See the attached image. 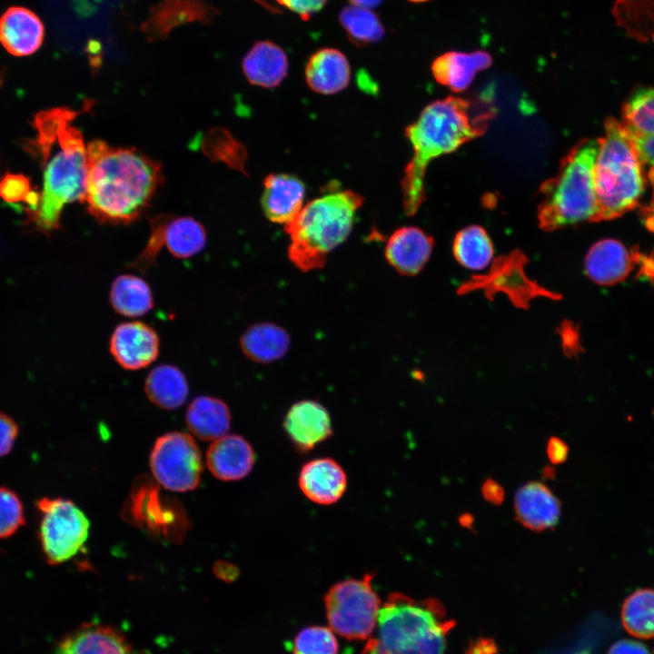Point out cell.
Returning <instances> with one entry per match:
<instances>
[{"mask_svg":"<svg viewBox=\"0 0 654 654\" xmlns=\"http://www.w3.org/2000/svg\"><path fill=\"white\" fill-rule=\"evenodd\" d=\"M38 537L45 560L57 565L74 558L84 545L90 522L72 500L42 498L37 500Z\"/></svg>","mask_w":654,"mask_h":654,"instance_id":"9","label":"cell"},{"mask_svg":"<svg viewBox=\"0 0 654 654\" xmlns=\"http://www.w3.org/2000/svg\"><path fill=\"white\" fill-rule=\"evenodd\" d=\"M622 126L630 138L643 171L654 183V86L637 90L625 104Z\"/></svg>","mask_w":654,"mask_h":654,"instance_id":"12","label":"cell"},{"mask_svg":"<svg viewBox=\"0 0 654 654\" xmlns=\"http://www.w3.org/2000/svg\"><path fill=\"white\" fill-rule=\"evenodd\" d=\"M339 644L333 630L322 626H310L299 631L293 640V654H337Z\"/></svg>","mask_w":654,"mask_h":654,"instance_id":"35","label":"cell"},{"mask_svg":"<svg viewBox=\"0 0 654 654\" xmlns=\"http://www.w3.org/2000/svg\"><path fill=\"white\" fill-rule=\"evenodd\" d=\"M339 18L350 41L357 45L376 43L384 35L381 20L370 8L349 5L342 10Z\"/></svg>","mask_w":654,"mask_h":654,"instance_id":"34","label":"cell"},{"mask_svg":"<svg viewBox=\"0 0 654 654\" xmlns=\"http://www.w3.org/2000/svg\"><path fill=\"white\" fill-rule=\"evenodd\" d=\"M373 576L337 582L324 596L330 628L347 639H368L375 629L382 603L372 584Z\"/></svg>","mask_w":654,"mask_h":654,"instance_id":"8","label":"cell"},{"mask_svg":"<svg viewBox=\"0 0 654 654\" xmlns=\"http://www.w3.org/2000/svg\"><path fill=\"white\" fill-rule=\"evenodd\" d=\"M633 264L639 265L638 275L654 281V253L647 254L639 251L631 252Z\"/></svg>","mask_w":654,"mask_h":654,"instance_id":"41","label":"cell"},{"mask_svg":"<svg viewBox=\"0 0 654 654\" xmlns=\"http://www.w3.org/2000/svg\"><path fill=\"white\" fill-rule=\"evenodd\" d=\"M164 213L151 219V232L148 241L140 254L130 263V267L145 273L155 263L156 257L164 246Z\"/></svg>","mask_w":654,"mask_h":654,"instance_id":"37","label":"cell"},{"mask_svg":"<svg viewBox=\"0 0 654 654\" xmlns=\"http://www.w3.org/2000/svg\"><path fill=\"white\" fill-rule=\"evenodd\" d=\"M18 436V426L6 414L0 413V458L7 455L13 449Z\"/></svg>","mask_w":654,"mask_h":654,"instance_id":"39","label":"cell"},{"mask_svg":"<svg viewBox=\"0 0 654 654\" xmlns=\"http://www.w3.org/2000/svg\"><path fill=\"white\" fill-rule=\"evenodd\" d=\"M289 333L271 322L255 323L247 328L240 338L243 354L257 363L273 362L286 354L290 348Z\"/></svg>","mask_w":654,"mask_h":654,"instance_id":"27","label":"cell"},{"mask_svg":"<svg viewBox=\"0 0 654 654\" xmlns=\"http://www.w3.org/2000/svg\"><path fill=\"white\" fill-rule=\"evenodd\" d=\"M2 80H3V79H2V77L0 76V85H1V84H2Z\"/></svg>","mask_w":654,"mask_h":654,"instance_id":"49","label":"cell"},{"mask_svg":"<svg viewBox=\"0 0 654 654\" xmlns=\"http://www.w3.org/2000/svg\"><path fill=\"white\" fill-rule=\"evenodd\" d=\"M144 391L154 405L165 410L182 406L189 394V384L183 372L174 365L154 367L144 382Z\"/></svg>","mask_w":654,"mask_h":654,"instance_id":"28","label":"cell"},{"mask_svg":"<svg viewBox=\"0 0 654 654\" xmlns=\"http://www.w3.org/2000/svg\"><path fill=\"white\" fill-rule=\"evenodd\" d=\"M526 255L515 250L493 261L490 270L471 278L459 289V293L481 290L490 299L498 292L506 294L511 302L520 308H528L531 300L537 297L560 299V294L540 286L530 280L526 272Z\"/></svg>","mask_w":654,"mask_h":654,"instance_id":"11","label":"cell"},{"mask_svg":"<svg viewBox=\"0 0 654 654\" xmlns=\"http://www.w3.org/2000/svg\"><path fill=\"white\" fill-rule=\"evenodd\" d=\"M299 487L304 496L320 505L337 502L347 489L342 467L332 458H317L306 462L299 474Z\"/></svg>","mask_w":654,"mask_h":654,"instance_id":"17","label":"cell"},{"mask_svg":"<svg viewBox=\"0 0 654 654\" xmlns=\"http://www.w3.org/2000/svg\"><path fill=\"white\" fill-rule=\"evenodd\" d=\"M283 427L292 443L302 451L313 449L332 433L327 409L312 400L292 404L285 415Z\"/></svg>","mask_w":654,"mask_h":654,"instance_id":"14","label":"cell"},{"mask_svg":"<svg viewBox=\"0 0 654 654\" xmlns=\"http://www.w3.org/2000/svg\"><path fill=\"white\" fill-rule=\"evenodd\" d=\"M234 570L235 568H233L231 564L225 562H217L214 566L216 575L224 580H232L234 579L237 575Z\"/></svg>","mask_w":654,"mask_h":654,"instance_id":"46","label":"cell"},{"mask_svg":"<svg viewBox=\"0 0 654 654\" xmlns=\"http://www.w3.org/2000/svg\"><path fill=\"white\" fill-rule=\"evenodd\" d=\"M482 493L484 498L490 502L499 503L502 500V488L494 481L488 480L482 486Z\"/></svg>","mask_w":654,"mask_h":654,"instance_id":"45","label":"cell"},{"mask_svg":"<svg viewBox=\"0 0 654 654\" xmlns=\"http://www.w3.org/2000/svg\"><path fill=\"white\" fill-rule=\"evenodd\" d=\"M109 351L123 369L137 371L149 366L157 359L160 339L149 324L138 321L125 322L114 329Z\"/></svg>","mask_w":654,"mask_h":654,"instance_id":"13","label":"cell"},{"mask_svg":"<svg viewBox=\"0 0 654 654\" xmlns=\"http://www.w3.org/2000/svg\"><path fill=\"white\" fill-rule=\"evenodd\" d=\"M492 56L486 51H448L436 57L431 66L434 79L453 92L467 89L475 75L489 68Z\"/></svg>","mask_w":654,"mask_h":654,"instance_id":"21","label":"cell"},{"mask_svg":"<svg viewBox=\"0 0 654 654\" xmlns=\"http://www.w3.org/2000/svg\"><path fill=\"white\" fill-rule=\"evenodd\" d=\"M281 5L297 14L302 20L322 9L328 0H276Z\"/></svg>","mask_w":654,"mask_h":654,"instance_id":"40","label":"cell"},{"mask_svg":"<svg viewBox=\"0 0 654 654\" xmlns=\"http://www.w3.org/2000/svg\"><path fill=\"white\" fill-rule=\"evenodd\" d=\"M305 184L297 176L288 173H270L263 180L261 206L265 217L285 225L293 220L303 207Z\"/></svg>","mask_w":654,"mask_h":654,"instance_id":"16","label":"cell"},{"mask_svg":"<svg viewBox=\"0 0 654 654\" xmlns=\"http://www.w3.org/2000/svg\"><path fill=\"white\" fill-rule=\"evenodd\" d=\"M0 196L9 203L24 201L32 210L38 201V193L31 189L29 180L21 174H6L0 183ZM27 211V212H28Z\"/></svg>","mask_w":654,"mask_h":654,"instance_id":"38","label":"cell"},{"mask_svg":"<svg viewBox=\"0 0 654 654\" xmlns=\"http://www.w3.org/2000/svg\"><path fill=\"white\" fill-rule=\"evenodd\" d=\"M55 654H133L124 637L115 629L94 623L68 634Z\"/></svg>","mask_w":654,"mask_h":654,"instance_id":"24","label":"cell"},{"mask_svg":"<svg viewBox=\"0 0 654 654\" xmlns=\"http://www.w3.org/2000/svg\"><path fill=\"white\" fill-rule=\"evenodd\" d=\"M624 629L639 639L654 638V590L640 589L632 592L621 609Z\"/></svg>","mask_w":654,"mask_h":654,"instance_id":"32","label":"cell"},{"mask_svg":"<svg viewBox=\"0 0 654 654\" xmlns=\"http://www.w3.org/2000/svg\"><path fill=\"white\" fill-rule=\"evenodd\" d=\"M612 12L632 37L654 41V0H615Z\"/></svg>","mask_w":654,"mask_h":654,"instance_id":"33","label":"cell"},{"mask_svg":"<svg viewBox=\"0 0 654 654\" xmlns=\"http://www.w3.org/2000/svg\"><path fill=\"white\" fill-rule=\"evenodd\" d=\"M110 304L115 312L125 317H141L154 307L150 285L134 274H120L112 282Z\"/></svg>","mask_w":654,"mask_h":654,"instance_id":"30","label":"cell"},{"mask_svg":"<svg viewBox=\"0 0 654 654\" xmlns=\"http://www.w3.org/2000/svg\"><path fill=\"white\" fill-rule=\"evenodd\" d=\"M492 117V111L476 113L470 101L450 96L428 104L406 127L405 135L413 150L401 181L407 215L415 214L425 200L424 176L430 162L482 135Z\"/></svg>","mask_w":654,"mask_h":654,"instance_id":"3","label":"cell"},{"mask_svg":"<svg viewBox=\"0 0 654 654\" xmlns=\"http://www.w3.org/2000/svg\"><path fill=\"white\" fill-rule=\"evenodd\" d=\"M363 197L351 189H334L307 203L284 225L288 256L302 272L323 267L328 254L350 235Z\"/></svg>","mask_w":654,"mask_h":654,"instance_id":"5","label":"cell"},{"mask_svg":"<svg viewBox=\"0 0 654 654\" xmlns=\"http://www.w3.org/2000/svg\"><path fill=\"white\" fill-rule=\"evenodd\" d=\"M599 141L585 139L565 155L556 175L540 186V227L547 232L583 221L596 222L594 166Z\"/></svg>","mask_w":654,"mask_h":654,"instance_id":"6","label":"cell"},{"mask_svg":"<svg viewBox=\"0 0 654 654\" xmlns=\"http://www.w3.org/2000/svg\"><path fill=\"white\" fill-rule=\"evenodd\" d=\"M44 36L41 19L25 7H10L0 17V44L13 55L32 54L42 45Z\"/></svg>","mask_w":654,"mask_h":654,"instance_id":"20","label":"cell"},{"mask_svg":"<svg viewBox=\"0 0 654 654\" xmlns=\"http://www.w3.org/2000/svg\"><path fill=\"white\" fill-rule=\"evenodd\" d=\"M350 1L353 5L370 8V9L379 5L382 2V0H350Z\"/></svg>","mask_w":654,"mask_h":654,"instance_id":"47","label":"cell"},{"mask_svg":"<svg viewBox=\"0 0 654 654\" xmlns=\"http://www.w3.org/2000/svg\"><path fill=\"white\" fill-rule=\"evenodd\" d=\"M150 467L155 480L165 489L176 492L194 490L203 471L200 449L189 434L165 433L154 444Z\"/></svg>","mask_w":654,"mask_h":654,"instance_id":"10","label":"cell"},{"mask_svg":"<svg viewBox=\"0 0 654 654\" xmlns=\"http://www.w3.org/2000/svg\"><path fill=\"white\" fill-rule=\"evenodd\" d=\"M255 455L251 444L242 436L225 434L213 441L206 454L212 474L222 481H238L253 470Z\"/></svg>","mask_w":654,"mask_h":654,"instance_id":"19","label":"cell"},{"mask_svg":"<svg viewBox=\"0 0 654 654\" xmlns=\"http://www.w3.org/2000/svg\"><path fill=\"white\" fill-rule=\"evenodd\" d=\"M78 114L56 107L39 112L34 119L35 135L29 148L40 161L43 186L37 203L27 213L29 221L44 233L59 228L65 204L84 202L87 145L74 124Z\"/></svg>","mask_w":654,"mask_h":654,"instance_id":"1","label":"cell"},{"mask_svg":"<svg viewBox=\"0 0 654 654\" xmlns=\"http://www.w3.org/2000/svg\"><path fill=\"white\" fill-rule=\"evenodd\" d=\"M598 141L594 166L596 222L617 218L633 209L644 191L646 180L638 154L621 123L608 118L605 135Z\"/></svg>","mask_w":654,"mask_h":654,"instance_id":"7","label":"cell"},{"mask_svg":"<svg viewBox=\"0 0 654 654\" xmlns=\"http://www.w3.org/2000/svg\"><path fill=\"white\" fill-rule=\"evenodd\" d=\"M517 520L527 529L542 531L553 528L560 517V502L543 483L530 481L515 495Z\"/></svg>","mask_w":654,"mask_h":654,"instance_id":"18","label":"cell"},{"mask_svg":"<svg viewBox=\"0 0 654 654\" xmlns=\"http://www.w3.org/2000/svg\"><path fill=\"white\" fill-rule=\"evenodd\" d=\"M453 626L436 600L392 593L382 604L375 634L361 654H444Z\"/></svg>","mask_w":654,"mask_h":654,"instance_id":"4","label":"cell"},{"mask_svg":"<svg viewBox=\"0 0 654 654\" xmlns=\"http://www.w3.org/2000/svg\"><path fill=\"white\" fill-rule=\"evenodd\" d=\"M568 446L566 442L558 437H551L547 444V455L553 464H560L568 457Z\"/></svg>","mask_w":654,"mask_h":654,"instance_id":"42","label":"cell"},{"mask_svg":"<svg viewBox=\"0 0 654 654\" xmlns=\"http://www.w3.org/2000/svg\"><path fill=\"white\" fill-rule=\"evenodd\" d=\"M578 654H589V653H578Z\"/></svg>","mask_w":654,"mask_h":654,"instance_id":"50","label":"cell"},{"mask_svg":"<svg viewBox=\"0 0 654 654\" xmlns=\"http://www.w3.org/2000/svg\"><path fill=\"white\" fill-rule=\"evenodd\" d=\"M408 1L413 2V3H423V2L430 1V0H408Z\"/></svg>","mask_w":654,"mask_h":654,"instance_id":"48","label":"cell"},{"mask_svg":"<svg viewBox=\"0 0 654 654\" xmlns=\"http://www.w3.org/2000/svg\"><path fill=\"white\" fill-rule=\"evenodd\" d=\"M242 67L253 85L273 88L286 77L288 59L279 45L270 41H260L246 54Z\"/></svg>","mask_w":654,"mask_h":654,"instance_id":"25","label":"cell"},{"mask_svg":"<svg viewBox=\"0 0 654 654\" xmlns=\"http://www.w3.org/2000/svg\"><path fill=\"white\" fill-rule=\"evenodd\" d=\"M206 240L204 227L193 217L164 213V246L174 257L185 259L195 255L203 249Z\"/></svg>","mask_w":654,"mask_h":654,"instance_id":"29","label":"cell"},{"mask_svg":"<svg viewBox=\"0 0 654 654\" xmlns=\"http://www.w3.org/2000/svg\"><path fill=\"white\" fill-rule=\"evenodd\" d=\"M25 523V510L18 495L0 486V540L14 535Z\"/></svg>","mask_w":654,"mask_h":654,"instance_id":"36","label":"cell"},{"mask_svg":"<svg viewBox=\"0 0 654 654\" xmlns=\"http://www.w3.org/2000/svg\"><path fill=\"white\" fill-rule=\"evenodd\" d=\"M560 333L563 340V347L570 352H575L580 345L579 333L571 323L566 322L560 328Z\"/></svg>","mask_w":654,"mask_h":654,"instance_id":"44","label":"cell"},{"mask_svg":"<svg viewBox=\"0 0 654 654\" xmlns=\"http://www.w3.org/2000/svg\"><path fill=\"white\" fill-rule=\"evenodd\" d=\"M162 180L160 164L138 151L99 139L87 144L84 203L101 223L128 224L139 218Z\"/></svg>","mask_w":654,"mask_h":654,"instance_id":"2","label":"cell"},{"mask_svg":"<svg viewBox=\"0 0 654 654\" xmlns=\"http://www.w3.org/2000/svg\"><path fill=\"white\" fill-rule=\"evenodd\" d=\"M351 79V66L343 53L322 48L313 53L305 66V81L313 92L334 94L345 89Z\"/></svg>","mask_w":654,"mask_h":654,"instance_id":"23","label":"cell"},{"mask_svg":"<svg viewBox=\"0 0 654 654\" xmlns=\"http://www.w3.org/2000/svg\"><path fill=\"white\" fill-rule=\"evenodd\" d=\"M631 254L614 239H604L594 243L584 260L589 278L600 285H613L629 276L633 268Z\"/></svg>","mask_w":654,"mask_h":654,"instance_id":"22","label":"cell"},{"mask_svg":"<svg viewBox=\"0 0 654 654\" xmlns=\"http://www.w3.org/2000/svg\"><path fill=\"white\" fill-rule=\"evenodd\" d=\"M433 239L421 229L403 226L395 230L385 244V259L400 274L414 276L428 263Z\"/></svg>","mask_w":654,"mask_h":654,"instance_id":"15","label":"cell"},{"mask_svg":"<svg viewBox=\"0 0 654 654\" xmlns=\"http://www.w3.org/2000/svg\"><path fill=\"white\" fill-rule=\"evenodd\" d=\"M452 252L461 265L475 271L486 268L494 253L491 239L479 225H470L459 231L453 241Z\"/></svg>","mask_w":654,"mask_h":654,"instance_id":"31","label":"cell"},{"mask_svg":"<svg viewBox=\"0 0 654 654\" xmlns=\"http://www.w3.org/2000/svg\"><path fill=\"white\" fill-rule=\"evenodd\" d=\"M608 654H649L647 648L635 640L620 639L609 649Z\"/></svg>","mask_w":654,"mask_h":654,"instance_id":"43","label":"cell"},{"mask_svg":"<svg viewBox=\"0 0 654 654\" xmlns=\"http://www.w3.org/2000/svg\"><path fill=\"white\" fill-rule=\"evenodd\" d=\"M185 422L194 436L213 441L228 432L231 413L221 399L202 395L191 401L186 410Z\"/></svg>","mask_w":654,"mask_h":654,"instance_id":"26","label":"cell"}]
</instances>
